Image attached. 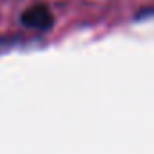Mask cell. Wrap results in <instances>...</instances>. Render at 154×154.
<instances>
[{"label":"cell","instance_id":"1","mask_svg":"<svg viewBox=\"0 0 154 154\" xmlns=\"http://www.w3.org/2000/svg\"><path fill=\"white\" fill-rule=\"evenodd\" d=\"M18 22L31 31L47 33L54 27V15L45 2H35L27 9H24L18 17Z\"/></svg>","mask_w":154,"mask_h":154},{"label":"cell","instance_id":"2","mask_svg":"<svg viewBox=\"0 0 154 154\" xmlns=\"http://www.w3.org/2000/svg\"><path fill=\"white\" fill-rule=\"evenodd\" d=\"M33 42L31 36L27 35H20V33H11V35H0V54L9 53L13 49H20L26 47Z\"/></svg>","mask_w":154,"mask_h":154},{"label":"cell","instance_id":"3","mask_svg":"<svg viewBox=\"0 0 154 154\" xmlns=\"http://www.w3.org/2000/svg\"><path fill=\"white\" fill-rule=\"evenodd\" d=\"M152 15H154V9H152L150 6H147V8L140 9V11H138V13L134 15V20H136V22H138V20L141 22V20H145V18H150Z\"/></svg>","mask_w":154,"mask_h":154}]
</instances>
